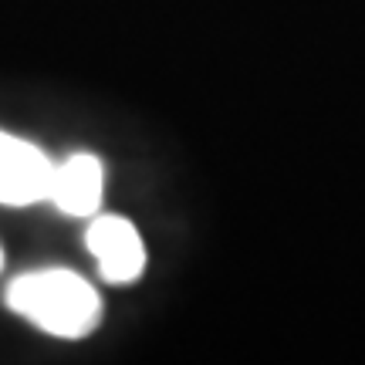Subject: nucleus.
<instances>
[{"label": "nucleus", "mask_w": 365, "mask_h": 365, "mask_svg": "<svg viewBox=\"0 0 365 365\" xmlns=\"http://www.w3.org/2000/svg\"><path fill=\"white\" fill-rule=\"evenodd\" d=\"M7 304L58 339H85L102 322V301L95 287L71 271H31L7 287Z\"/></svg>", "instance_id": "nucleus-1"}, {"label": "nucleus", "mask_w": 365, "mask_h": 365, "mask_svg": "<svg viewBox=\"0 0 365 365\" xmlns=\"http://www.w3.org/2000/svg\"><path fill=\"white\" fill-rule=\"evenodd\" d=\"M102 190H105L102 163L88 156V153H75V156L54 163L48 200L68 217H95L98 203H102Z\"/></svg>", "instance_id": "nucleus-4"}, {"label": "nucleus", "mask_w": 365, "mask_h": 365, "mask_svg": "<svg viewBox=\"0 0 365 365\" xmlns=\"http://www.w3.org/2000/svg\"><path fill=\"white\" fill-rule=\"evenodd\" d=\"M88 250L98 261L105 281L112 284H129L135 277H143L145 267V247L139 230L125 217H95L88 227Z\"/></svg>", "instance_id": "nucleus-3"}, {"label": "nucleus", "mask_w": 365, "mask_h": 365, "mask_svg": "<svg viewBox=\"0 0 365 365\" xmlns=\"http://www.w3.org/2000/svg\"><path fill=\"white\" fill-rule=\"evenodd\" d=\"M54 163L38 145L17 139L11 132H0V203L27 207L48 200Z\"/></svg>", "instance_id": "nucleus-2"}, {"label": "nucleus", "mask_w": 365, "mask_h": 365, "mask_svg": "<svg viewBox=\"0 0 365 365\" xmlns=\"http://www.w3.org/2000/svg\"><path fill=\"white\" fill-rule=\"evenodd\" d=\"M0 267H4V254H0Z\"/></svg>", "instance_id": "nucleus-5"}]
</instances>
